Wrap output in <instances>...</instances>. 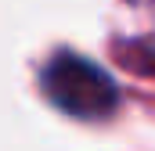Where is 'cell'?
Segmentation results:
<instances>
[{
    "label": "cell",
    "mask_w": 155,
    "mask_h": 151,
    "mask_svg": "<svg viewBox=\"0 0 155 151\" xmlns=\"http://www.w3.org/2000/svg\"><path fill=\"white\" fill-rule=\"evenodd\" d=\"M43 90L54 104H61L72 115H83V119L108 115L119 101L116 83L76 54H58L43 69Z\"/></svg>",
    "instance_id": "obj_1"
}]
</instances>
